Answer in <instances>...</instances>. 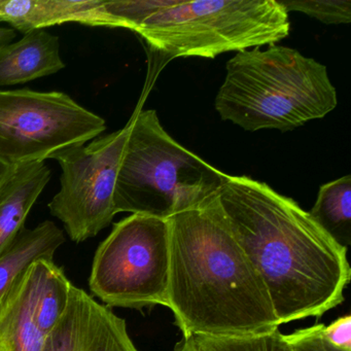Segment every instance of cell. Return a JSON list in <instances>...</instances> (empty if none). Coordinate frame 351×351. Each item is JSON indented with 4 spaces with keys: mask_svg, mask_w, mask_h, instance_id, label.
<instances>
[{
    "mask_svg": "<svg viewBox=\"0 0 351 351\" xmlns=\"http://www.w3.org/2000/svg\"><path fill=\"white\" fill-rule=\"evenodd\" d=\"M228 223L262 277L279 324L322 317L344 302L347 248L295 200L248 176L217 194Z\"/></svg>",
    "mask_w": 351,
    "mask_h": 351,
    "instance_id": "obj_1",
    "label": "cell"
},
{
    "mask_svg": "<svg viewBox=\"0 0 351 351\" xmlns=\"http://www.w3.org/2000/svg\"><path fill=\"white\" fill-rule=\"evenodd\" d=\"M168 223L167 307L184 339L243 338L279 330L266 285L234 236L217 196Z\"/></svg>",
    "mask_w": 351,
    "mask_h": 351,
    "instance_id": "obj_2",
    "label": "cell"
},
{
    "mask_svg": "<svg viewBox=\"0 0 351 351\" xmlns=\"http://www.w3.org/2000/svg\"><path fill=\"white\" fill-rule=\"evenodd\" d=\"M337 104L326 66L276 45L236 53L215 97L221 120L250 132H287L324 118Z\"/></svg>",
    "mask_w": 351,
    "mask_h": 351,
    "instance_id": "obj_3",
    "label": "cell"
},
{
    "mask_svg": "<svg viewBox=\"0 0 351 351\" xmlns=\"http://www.w3.org/2000/svg\"><path fill=\"white\" fill-rule=\"evenodd\" d=\"M116 190L117 213L168 219L217 196L229 176L172 138L154 110L127 123Z\"/></svg>",
    "mask_w": 351,
    "mask_h": 351,
    "instance_id": "obj_4",
    "label": "cell"
},
{
    "mask_svg": "<svg viewBox=\"0 0 351 351\" xmlns=\"http://www.w3.org/2000/svg\"><path fill=\"white\" fill-rule=\"evenodd\" d=\"M289 27L278 0H178L135 32L169 61L272 46L289 36Z\"/></svg>",
    "mask_w": 351,
    "mask_h": 351,
    "instance_id": "obj_5",
    "label": "cell"
},
{
    "mask_svg": "<svg viewBox=\"0 0 351 351\" xmlns=\"http://www.w3.org/2000/svg\"><path fill=\"white\" fill-rule=\"evenodd\" d=\"M169 270L168 219L131 215L98 246L90 289L110 307H167Z\"/></svg>",
    "mask_w": 351,
    "mask_h": 351,
    "instance_id": "obj_6",
    "label": "cell"
},
{
    "mask_svg": "<svg viewBox=\"0 0 351 351\" xmlns=\"http://www.w3.org/2000/svg\"><path fill=\"white\" fill-rule=\"evenodd\" d=\"M106 130V120L60 91L0 90V161H46Z\"/></svg>",
    "mask_w": 351,
    "mask_h": 351,
    "instance_id": "obj_7",
    "label": "cell"
},
{
    "mask_svg": "<svg viewBox=\"0 0 351 351\" xmlns=\"http://www.w3.org/2000/svg\"><path fill=\"white\" fill-rule=\"evenodd\" d=\"M128 127L85 145L57 152L50 159L61 167L60 189L48 204L73 241L95 237L117 213L114 190Z\"/></svg>",
    "mask_w": 351,
    "mask_h": 351,
    "instance_id": "obj_8",
    "label": "cell"
},
{
    "mask_svg": "<svg viewBox=\"0 0 351 351\" xmlns=\"http://www.w3.org/2000/svg\"><path fill=\"white\" fill-rule=\"evenodd\" d=\"M42 351H139L126 322L85 291L71 287L69 305Z\"/></svg>",
    "mask_w": 351,
    "mask_h": 351,
    "instance_id": "obj_9",
    "label": "cell"
},
{
    "mask_svg": "<svg viewBox=\"0 0 351 351\" xmlns=\"http://www.w3.org/2000/svg\"><path fill=\"white\" fill-rule=\"evenodd\" d=\"M0 22L25 34L65 23L125 28L104 9V0H0Z\"/></svg>",
    "mask_w": 351,
    "mask_h": 351,
    "instance_id": "obj_10",
    "label": "cell"
},
{
    "mask_svg": "<svg viewBox=\"0 0 351 351\" xmlns=\"http://www.w3.org/2000/svg\"><path fill=\"white\" fill-rule=\"evenodd\" d=\"M52 172L46 161L20 164L0 184V256L20 232L32 207L50 182Z\"/></svg>",
    "mask_w": 351,
    "mask_h": 351,
    "instance_id": "obj_11",
    "label": "cell"
},
{
    "mask_svg": "<svg viewBox=\"0 0 351 351\" xmlns=\"http://www.w3.org/2000/svg\"><path fill=\"white\" fill-rule=\"evenodd\" d=\"M65 66L58 36L46 29L32 30L0 49V87L29 83Z\"/></svg>",
    "mask_w": 351,
    "mask_h": 351,
    "instance_id": "obj_12",
    "label": "cell"
},
{
    "mask_svg": "<svg viewBox=\"0 0 351 351\" xmlns=\"http://www.w3.org/2000/svg\"><path fill=\"white\" fill-rule=\"evenodd\" d=\"M64 242V234L54 221H43L34 229L24 228L11 247L0 256V303L34 263L53 260Z\"/></svg>",
    "mask_w": 351,
    "mask_h": 351,
    "instance_id": "obj_13",
    "label": "cell"
},
{
    "mask_svg": "<svg viewBox=\"0 0 351 351\" xmlns=\"http://www.w3.org/2000/svg\"><path fill=\"white\" fill-rule=\"evenodd\" d=\"M46 337L36 324L26 271L0 303V349L42 351Z\"/></svg>",
    "mask_w": 351,
    "mask_h": 351,
    "instance_id": "obj_14",
    "label": "cell"
},
{
    "mask_svg": "<svg viewBox=\"0 0 351 351\" xmlns=\"http://www.w3.org/2000/svg\"><path fill=\"white\" fill-rule=\"evenodd\" d=\"M27 275L36 324L48 336L66 311L73 285L53 260L36 261L27 269Z\"/></svg>",
    "mask_w": 351,
    "mask_h": 351,
    "instance_id": "obj_15",
    "label": "cell"
},
{
    "mask_svg": "<svg viewBox=\"0 0 351 351\" xmlns=\"http://www.w3.org/2000/svg\"><path fill=\"white\" fill-rule=\"evenodd\" d=\"M309 215L343 247L351 243V176L322 184Z\"/></svg>",
    "mask_w": 351,
    "mask_h": 351,
    "instance_id": "obj_16",
    "label": "cell"
},
{
    "mask_svg": "<svg viewBox=\"0 0 351 351\" xmlns=\"http://www.w3.org/2000/svg\"><path fill=\"white\" fill-rule=\"evenodd\" d=\"M194 351H293L279 330L243 338L193 337Z\"/></svg>",
    "mask_w": 351,
    "mask_h": 351,
    "instance_id": "obj_17",
    "label": "cell"
},
{
    "mask_svg": "<svg viewBox=\"0 0 351 351\" xmlns=\"http://www.w3.org/2000/svg\"><path fill=\"white\" fill-rule=\"evenodd\" d=\"M178 3V0H104V9L126 29L135 32L149 17Z\"/></svg>",
    "mask_w": 351,
    "mask_h": 351,
    "instance_id": "obj_18",
    "label": "cell"
},
{
    "mask_svg": "<svg viewBox=\"0 0 351 351\" xmlns=\"http://www.w3.org/2000/svg\"><path fill=\"white\" fill-rule=\"evenodd\" d=\"M287 13L300 12L326 25L351 22L350 0H278Z\"/></svg>",
    "mask_w": 351,
    "mask_h": 351,
    "instance_id": "obj_19",
    "label": "cell"
},
{
    "mask_svg": "<svg viewBox=\"0 0 351 351\" xmlns=\"http://www.w3.org/2000/svg\"><path fill=\"white\" fill-rule=\"evenodd\" d=\"M322 326L324 324H316L302 328L285 335V339L293 351H344L332 346L322 337Z\"/></svg>",
    "mask_w": 351,
    "mask_h": 351,
    "instance_id": "obj_20",
    "label": "cell"
},
{
    "mask_svg": "<svg viewBox=\"0 0 351 351\" xmlns=\"http://www.w3.org/2000/svg\"><path fill=\"white\" fill-rule=\"evenodd\" d=\"M322 334L332 346L344 351H351V316H341L328 326L324 324Z\"/></svg>",
    "mask_w": 351,
    "mask_h": 351,
    "instance_id": "obj_21",
    "label": "cell"
},
{
    "mask_svg": "<svg viewBox=\"0 0 351 351\" xmlns=\"http://www.w3.org/2000/svg\"><path fill=\"white\" fill-rule=\"evenodd\" d=\"M17 36V32L13 28L0 27V49L13 43Z\"/></svg>",
    "mask_w": 351,
    "mask_h": 351,
    "instance_id": "obj_22",
    "label": "cell"
},
{
    "mask_svg": "<svg viewBox=\"0 0 351 351\" xmlns=\"http://www.w3.org/2000/svg\"><path fill=\"white\" fill-rule=\"evenodd\" d=\"M13 168L12 166L7 165V164L0 161V184L5 182V178L10 176Z\"/></svg>",
    "mask_w": 351,
    "mask_h": 351,
    "instance_id": "obj_23",
    "label": "cell"
},
{
    "mask_svg": "<svg viewBox=\"0 0 351 351\" xmlns=\"http://www.w3.org/2000/svg\"><path fill=\"white\" fill-rule=\"evenodd\" d=\"M174 351H194L192 341H191V339H184V341L176 346Z\"/></svg>",
    "mask_w": 351,
    "mask_h": 351,
    "instance_id": "obj_24",
    "label": "cell"
},
{
    "mask_svg": "<svg viewBox=\"0 0 351 351\" xmlns=\"http://www.w3.org/2000/svg\"><path fill=\"white\" fill-rule=\"evenodd\" d=\"M0 351H1V349H0Z\"/></svg>",
    "mask_w": 351,
    "mask_h": 351,
    "instance_id": "obj_25",
    "label": "cell"
}]
</instances>
